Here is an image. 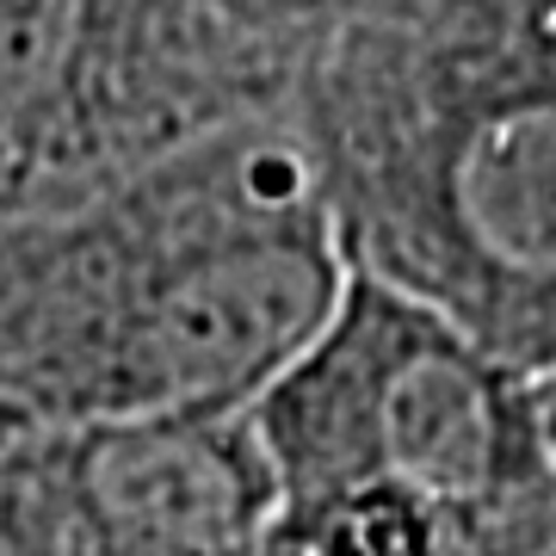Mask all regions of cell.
<instances>
[{"mask_svg": "<svg viewBox=\"0 0 556 556\" xmlns=\"http://www.w3.org/2000/svg\"><path fill=\"white\" fill-rule=\"evenodd\" d=\"M346 273L291 118L0 223V445L248 415L334 316Z\"/></svg>", "mask_w": 556, "mask_h": 556, "instance_id": "obj_1", "label": "cell"}, {"mask_svg": "<svg viewBox=\"0 0 556 556\" xmlns=\"http://www.w3.org/2000/svg\"><path fill=\"white\" fill-rule=\"evenodd\" d=\"M291 124L346 266L556 402V0H340Z\"/></svg>", "mask_w": 556, "mask_h": 556, "instance_id": "obj_2", "label": "cell"}, {"mask_svg": "<svg viewBox=\"0 0 556 556\" xmlns=\"http://www.w3.org/2000/svg\"><path fill=\"white\" fill-rule=\"evenodd\" d=\"M340 0H0V223L291 118Z\"/></svg>", "mask_w": 556, "mask_h": 556, "instance_id": "obj_3", "label": "cell"}, {"mask_svg": "<svg viewBox=\"0 0 556 556\" xmlns=\"http://www.w3.org/2000/svg\"><path fill=\"white\" fill-rule=\"evenodd\" d=\"M278 507L396 489L470 544L556 464V402L477 340L365 273L248 408Z\"/></svg>", "mask_w": 556, "mask_h": 556, "instance_id": "obj_4", "label": "cell"}, {"mask_svg": "<svg viewBox=\"0 0 556 556\" xmlns=\"http://www.w3.org/2000/svg\"><path fill=\"white\" fill-rule=\"evenodd\" d=\"M278 482L248 415L0 445V556H260Z\"/></svg>", "mask_w": 556, "mask_h": 556, "instance_id": "obj_5", "label": "cell"}, {"mask_svg": "<svg viewBox=\"0 0 556 556\" xmlns=\"http://www.w3.org/2000/svg\"><path fill=\"white\" fill-rule=\"evenodd\" d=\"M260 556H470V532L396 489L278 507Z\"/></svg>", "mask_w": 556, "mask_h": 556, "instance_id": "obj_6", "label": "cell"}]
</instances>
